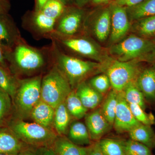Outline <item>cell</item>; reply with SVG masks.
<instances>
[{
  "label": "cell",
  "mask_w": 155,
  "mask_h": 155,
  "mask_svg": "<svg viewBox=\"0 0 155 155\" xmlns=\"http://www.w3.org/2000/svg\"><path fill=\"white\" fill-rule=\"evenodd\" d=\"M0 155H6V154H4L0 153Z\"/></svg>",
  "instance_id": "obj_46"
},
{
  "label": "cell",
  "mask_w": 155,
  "mask_h": 155,
  "mask_svg": "<svg viewBox=\"0 0 155 155\" xmlns=\"http://www.w3.org/2000/svg\"><path fill=\"white\" fill-rule=\"evenodd\" d=\"M38 155H58L52 147H43L37 149Z\"/></svg>",
  "instance_id": "obj_38"
},
{
  "label": "cell",
  "mask_w": 155,
  "mask_h": 155,
  "mask_svg": "<svg viewBox=\"0 0 155 155\" xmlns=\"http://www.w3.org/2000/svg\"><path fill=\"white\" fill-rule=\"evenodd\" d=\"M11 50L5 47L0 41V66L6 69H8L9 57Z\"/></svg>",
  "instance_id": "obj_36"
},
{
  "label": "cell",
  "mask_w": 155,
  "mask_h": 155,
  "mask_svg": "<svg viewBox=\"0 0 155 155\" xmlns=\"http://www.w3.org/2000/svg\"><path fill=\"white\" fill-rule=\"evenodd\" d=\"M13 107L12 98L6 92L0 89V127H5L7 124H9Z\"/></svg>",
  "instance_id": "obj_30"
},
{
  "label": "cell",
  "mask_w": 155,
  "mask_h": 155,
  "mask_svg": "<svg viewBox=\"0 0 155 155\" xmlns=\"http://www.w3.org/2000/svg\"><path fill=\"white\" fill-rule=\"evenodd\" d=\"M25 144L38 148L51 147L58 135L52 129L36 122L17 119L10 121L8 126Z\"/></svg>",
  "instance_id": "obj_3"
},
{
  "label": "cell",
  "mask_w": 155,
  "mask_h": 155,
  "mask_svg": "<svg viewBox=\"0 0 155 155\" xmlns=\"http://www.w3.org/2000/svg\"><path fill=\"white\" fill-rule=\"evenodd\" d=\"M68 138L79 146L90 145L91 139L85 124L78 121L70 124L68 129Z\"/></svg>",
  "instance_id": "obj_22"
},
{
  "label": "cell",
  "mask_w": 155,
  "mask_h": 155,
  "mask_svg": "<svg viewBox=\"0 0 155 155\" xmlns=\"http://www.w3.org/2000/svg\"><path fill=\"white\" fill-rule=\"evenodd\" d=\"M84 13L80 8H67L56 21L55 34L64 37L78 35L84 23Z\"/></svg>",
  "instance_id": "obj_10"
},
{
  "label": "cell",
  "mask_w": 155,
  "mask_h": 155,
  "mask_svg": "<svg viewBox=\"0 0 155 155\" xmlns=\"http://www.w3.org/2000/svg\"><path fill=\"white\" fill-rule=\"evenodd\" d=\"M18 155H38V150L32 149H25Z\"/></svg>",
  "instance_id": "obj_40"
},
{
  "label": "cell",
  "mask_w": 155,
  "mask_h": 155,
  "mask_svg": "<svg viewBox=\"0 0 155 155\" xmlns=\"http://www.w3.org/2000/svg\"><path fill=\"white\" fill-rule=\"evenodd\" d=\"M54 113L55 108L41 100L32 109L30 117L39 125L52 129Z\"/></svg>",
  "instance_id": "obj_18"
},
{
  "label": "cell",
  "mask_w": 155,
  "mask_h": 155,
  "mask_svg": "<svg viewBox=\"0 0 155 155\" xmlns=\"http://www.w3.org/2000/svg\"><path fill=\"white\" fill-rule=\"evenodd\" d=\"M98 142L104 155H125V142L105 138L100 140Z\"/></svg>",
  "instance_id": "obj_29"
},
{
  "label": "cell",
  "mask_w": 155,
  "mask_h": 155,
  "mask_svg": "<svg viewBox=\"0 0 155 155\" xmlns=\"http://www.w3.org/2000/svg\"><path fill=\"white\" fill-rule=\"evenodd\" d=\"M130 139L141 143L149 147L155 146V134L150 125L140 124L129 132Z\"/></svg>",
  "instance_id": "obj_23"
},
{
  "label": "cell",
  "mask_w": 155,
  "mask_h": 155,
  "mask_svg": "<svg viewBox=\"0 0 155 155\" xmlns=\"http://www.w3.org/2000/svg\"><path fill=\"white\" fill-rule=\"evenodd\" d=\"M61 1L63 2V3H64L66 6H67V5H68L69 3V2H70V0H61Z\"/></svg>",
  "instance_id": "obj_45"
},
{
  "label": "cell",
  "mask_w": 155,
  "mask_h": 155,
  "mask_svg": "<svg viewBox=\"0 0 155 155\" xmlns=\"http://www.w3.org/2000/svg\"><path fill=\"white\" fill-rule=\"evenodd\" d=\"M155 50L153 41L132 35L111 47L110 52L116 60L127 62L142 60Z\"/></svg>",
  "instance_id": "obj_6"
},
{
  "label": "cell",
  "mask_w": 155,
  "mask_h": 155,
  "mask_svg": "<svg viewBox=\"0 0 155 155\" xmlns=\"http://www.w3.org/2000/svg\"><path fill=\"white\" fill-rule=\"evenodd\" d=\"M56 20L49 18L41 11L28 13L22 19L23 28L37 39H51L55 32Z\"/></svg>",
  "instance_id": "obj_9"
},
{
  "label": "cell",
  "mask_w": 155,
  "mask_h": 155,
  "mask_svg": "<svg viewBox=\"0 0 155 155\" xmlns=\"http://www.w3.org/2000/svg\"><path fill=\"white\" fill-rule=\"evenodd\" d=\"M50 39L60 49L67 50L78 55L100 62L102 61L99 49L86 37L78 35L64 37L54 34Z\"/></svg>",
  "instance_id": "obj_8"
},
{
  "label": "cell",
  "mask_w": 155,
  "mask_h": 155,
  "mask_svg": "<svg viewBox=\"0 0 155 155\" xmlns=\"http://www.w3.org/2000/svg\"><path fill=\"white\" fill-rule=\"evenodd\" d=\"M78 8H82L86 5L91 0H73Z\"/></svg>",
  "instance_id": "obj_43"
},
{
  "label": "cell",
  "mask_w": 155,
  "mask_h": 155,
  "mask_svg": "<svg viewBox=\"0 0 155 155\" xmlns=\"http://www.w3.org/2000/svg\"><path fill=\"white\" fill-rule=\"evenodd\" d=\"M10 6L6 0H0V14H7Z\"/></svg>",
  "instance_id": "obj_39"
},
{
  "label": "cell",
  "mask_w": 155,
  "mask_h": 155,
  "mask_svg": "<svg viewBox=\"0 0 155 155\" xmlns=\"http://www.w3.org/2000/svg\"><path fill=\"white\" fill-rule=\"evenodd\" d=\"M130 20L139 19L155 15V0H144L138 5L126 8Z\"/></svg>",
  "instance_id": "obj_24"
},
{
  "label": "cell",
  "mask_w": 155,
  "mask_h": 155,
  "mask_svg": "<svg viewBox=\"0 0 155 155\" xmlns=\"http://www.w3.org/2000/svg\"><path fill=\"white\" fill-rule=\"evenodd\" d=\"M129 105L134 116L139 122L150 126L155 124V119L153 114H147L144 110L138 105L129 104Z\"/></svg>",
  "instance_id": "obj_34"
},
{
  "label": "cell",
  "mask_w": 155,
  "mask_h": 155,
  "mask_svg": "<svg viewBox=\"0 0 155 155\" xmlns=\"http://www.w3.org/2000/svg\"><path fill=\"white\" fill-rule=\"evenodd\" d=\"M72 116L67 110L65 102L61 103L55 109L53 127L56 133L63 136L68 132Z\"/></svg>",
  "instance_id": "obj_21"
},
{
  "label": "cell",
  "mask_w": 155,
  "mask_h": 155,
  "mask_svg": "<svg viewBox=\"0 0 155 155\" xmlns=\"http://www.w3.org/2000/svg\"><path fill=\"white\" fill-rule=\"evenodd\" d=\"M14 21L5 14H0V41L8 48H12L22 39Z\"/></svg>",
  "instance_id": "obj_14"
},
{
  "label": "cell",
  "mask_w": 155,
  "mask_h": 155,
  "mask_svg": "<svg viewBox=\"0 0 155 155\" xmlns=\"http://www.w3.org/2000/svg\"><path fill=\"white\" fill-rule=\"evenodd\" d=\"M93 4L95 5H103L107 4L110 0H91Z\"/></svg>",
  "instance_id": "obj_44"
},
{
  "label": "cell",
  "mask_w": 155,
  "mask_h": 155,
  "mask_svg": "<svg viewBox=\"0 0 155 155\" xmlns=\"http://www.w3.org/2000/svg\"><path fill=\"white\" fill-rule=\"evenodd\" d=\"M75 90L81 101L88 110L97 109L104 100L103 95L85 81L80 84Z\"/></svg>",
  "instance_id": "obj_16"
},
{
  "label": "cell",
  "mask_w": 155,
  "mask_h": 155,
  "mask_svg": "<svg viewBox=\"0 0 155 155\" xmlns=\"http://www.w3.org/2000/svg\"><path fill=\"white\" fill-rule=\"evenodd\" d=\"M143 1L144 0H116L114 3L118 5L128 8L138 5Z\"/></svg>",
  "instance_id": "obj_37"
},
{
  "label": "cell",
  "mask_w": 155,
  "mask_h": 155,
  "mask_svg": "<svg viewBox=\"0 0 155 155\" xmlns=\"http://www.w3.org/2000/svg\"><path fill=\"white\" fill-rule=\"evenodd\" d=\"M135 81L145 100L151 102H155V67L141 70Z\"/></svg>",
  "instance_id": "obj_17"
},
{
  "label": "cell",
  "mask_w": 155,
  "mask_h": 155,
  "mask_svg": "<svg viewBox=\"0 0 155 155\" xmlns=\"http://www.w3.org/2000/svg\"><path fill=\"white\" fill-rule=\"evenodd\" d=\"M153 41L155 43V38H154V39L153 40Z\"/></svg>",
  "instance_id": "obj_47"
},
{
  "label": "cell",
  "mask_w": 155,
  "mask_h": 155,
  "mask_svg": "<svg viewBox=\"0 0 155 155\" xmlns=\"http://www.w3.org/2000/svg\"><path fill=\"white\" fill-rule=\"evenodd\" d=\"M42 76L37 75L19 79V85L13 99L15 112L19 119L30 117L32 109L41 100Z\"/></svg>",
  "instance_id": "obj_4"
},
{
  "label": "cell",
  "mask_w": 155,
  "mask_h": 155,
  "mask_svg": "<svg viewBox=\"0 0 155 155\" xmlns=\"http://www.w3.org/2000/svg\"><path fill=\"white\" fill-rule=\"evenodd\" d=\"M67 110L72 117L80 119L85 117L88 110L83 105L77 96L75 90H72L65 101Z\"/></svg>",
  "instance_id": "obj_27"
},
{
  "label": "cell",
  "mask_w": 155,
  "mask_h": 155,
  "mask_svg": "<svg viewBox=\"0 0 155 155\" xmlns=\"http://www.w3.org/2000/svg\"><path fill=\"white\" fill-rule=\"evenodd\" d=\"M141 124L134 116L122 91L118 92V103L113 127L119 133L129 132Z\"/></svg>",
  "instance_id": "obj_11"
},
{
  "label": "cell",
  "mask_w": 155,
  "mask_h": 155,
  "mask_svg": "<svg viewBox=\"0 0 155 155\" xmlns=\"http://www.w3.org/2000/svg\"><path fill=\"white\" fill-rule=\"evenodd\" d=\"M142 60L155 64V50L146 56Z\"/></svg>",
  "instance_id": "obj_42"
},
{
  "label": "cell",
  "mask_w": 155,
  "mask_h": 155,
  "mask_svg": "<svg viewBox=\"0 0 155 155\" xmlns=\"http://www.w3.org/2000/svg\"><path fill=\"white\" fill-rule=\"evenodd\" d=\"M19 79L9 72L8 69L0 66V89L14 99L19 85Z\"/></svg>",
  "instance_id": "obj_26"
},
{
  "label": "cell",
  "mask_w": 155,
  "mask_h": 155,
  "mask_svg": "<svg viewBox=\"0 0 155 155\" xmlns=\"http://www.w3.org/2000/svg\"><path fill=\"white\" fill-rule=\"evenodd\" d=\"M51 48L54 64L67 78L72 90L85 81V79L101 66L99 63L67 54L53 43Z\"/></svg>",
  "instance_id": "obj_2"
},
{
  "label": "cell",
  "mask_w": 155,
  "mask_h": 155,
  "mask_svg": "<svg viewBox=\"0 0 155 155\" xmlns=\"http://www.w3.org/2000/svg\"><path fill=\"white\" fill-rule=\"evenodd\" d=\"M106 67L113 89L122 91L130 82L135 81L141 69L138 61L123 62L114 60L110 61Z\"/></svg>",
  "instance_id": "obj_7"
},
{
  "label": "cell",
  "mask_w": 155,
  "mask_h": 155,
  "mask_svg": "<svg viewBox=\"0 0 155 155\" xmlns=\"http://www.w3.org/2000/svg\"><path fill=\"white\" fill-rule=\"evenodd\" d=\"M72 91L69 81L55 64L42 78L41 100L55 108Z\"/></svg>",
  "instance_id": "obj_5"
},
{
  "label": "cell",
  "mask_w": 155,
  "mask_h": 155,
  "mask_svg": "<svg viewBox=\"0 0 155 155\" xmlns=\"http://www.w3.org/2000/svg\"><path fill=\"white\" fill-rule=\"evenodd\" d=\"M67 6L61 0H49L40 11L47 17L57 21Z\"/></svg>",
  "instance_id": "obj_32"
},
{
  "label": "cell",
  "mask_w": 155,
  "mask_h": 155,
  "mask_svg": "<svg viewBox=\"0 0 155 155\" xmlns=\"http://www.w3.org/2000/svg\"><path fill=\"white\" fill-rule=\"evenodd\" d=\"M125 155H153L149 147L130 139L125 142Z\"/></svg>",
  "instance_id": "obj_33"
},
{
  "label": "cell",
  "mask_w": 155,
  "mask_h": 155,
  "mask_svg": "<svg viewBox=\"0 0 155 155\" xmlns=\"http://www.w3.org/2000/svg\"><path fill=\"white\" fill-rule=\"evenodd\" d=\"M135 81L129 83L122 92L125 100L128 104L138 105L145 110L146 108L145 98L137 85Z\"/></svg>",
  "instance_id": "obj_28"
},
{
  "label": "cell",
  "mask_w": 155,
  "mask_h": 155,
  "mask_svg": "<svg viewBox=\"0 0 155 155\" xmlns=\"http://www.w3.org/2000/svg\"><path fill=\"white\" fill-rule=\"evenodd\" d=\"M8 64L17 74L27 75L35 74L48 64H54L51 48L34 47L22 38L11 50Z\"/></svg>",
  "instance_id": "obj_1"
},
{
  "label": "cell",
  "mask_w": 155,
  "mask_h": 155,
  "mask_svg": "<svg viewBox=\"0 0 155 155\" xmlns=\"http://www.w3.org/2000/svg\"><path fill=\"white\" fill-rule=\"evenodd\" d=\"M51 147L58 155H88L87 149L73 143L63 136L58 137Z\"/></svg>",
  "instance_id": "obj_20"
},
{
  "label": "cell",
  "mask_w": 155,
  "mask_h": 155,
  "mask_svg": "<svg viewBox=\"0 0 155 155\" xmlns=\"http://www.w3.org/2000/svg\"><path fill=\"white\" fill-rule=\"evenodd\" d=\"M139 36L147 39L155 37V15L137 20L134 26Z\"/></svg>",
  "instance_id": "obj_31"
},
{
  "label": "cell",
  "mask_w": 155,
  "mask_h": 155,
  "mask_svg": "<svg viewBox=\"0 0 155 155\" xmlns=\"http://www.w3.org/2000/svg\"><path fill=\"white\" fill-rule=\"evenodd\" d=\"M88 83L97 91L103 95L107 92L111 87L110 81L106 74L92 78Z\"/></svg>",
  "instance_id": "obj_35"
},
{
  "label": "cell",
  "mask_w": 155,
  "mask_h": 155,
  "mask_svg": "<svg viewBox=\"0 0 155 155\" xmlns=\"http://www.w3.org/2000/svg\"><path fill=\"white\" fill-rule=\"evenodd\" d=\"M49 0H35V10L37 11H40L43 7Z\"/></svg>",
  "instance_id": "obj_41"
},
{
  "label": "cell",
  "mask_w": 155,
  "mask_h": 155,
  "mask_svg": "<svg viewBox=\"0 0 155 155\" xmlns=\"http://www.w3.org/2000/svg\"><path fill=\"white\" fill-rule=\"evenodd\" d=\"M118 92L113 89L103 100L101 107L102 113L112 127L114 125L118 103Z\"/></svg>",
  "instance_id": "obj_25"
},
{
  "label": "cell",
  "mask_w": 155,
  "mask_h": 155,
  "mask_svg": "<svg viewBox=\"0 0 155 155\" xmlns=\"http://www.w3.org/2000/svg\"><path fill=\"white\" fill-rule=\"evenodd\" d=\"M85 124L91 140H98L112 127L102 113L100 108L86 114Z\"/></svg>",
  "instance_id": "obj_13"
},
{
  "label": "cell",
  "mask_w": 155,
  "mask_h": 155,
  "mask_svg": "<svg viewBox=\"0 0 155 155\" xmlns=\"http://www.w3.org/2000/svg\"><path fill=\"white\" fill-rule=\"evenodd\" d=\"M111 16V41L116 42L126 35L130 28L126 8L114 3L110 6Z\"/></svg>",
  "instance_id": "obj_12"
},
{
  "label": "cell",
  "mask_w": 155,
  "mask_h": 155,
  "mask_svg": "<svg viewBox=\"0 0 155 155\" xmlns=\"http://www.w3.org/2000/svg\"><path fill=\"white\" fill-rule=\"evenodd\" d=\"M111 16L110 8L103 9L98 15L93 26L96 37L100 41H104L111 33Z\"/></svg>",
  "instance_id": "obj_19"
},
{
  "label": "cell",
  "mask_w": 155,
  "mask_h": 155,
  "mask_svg": "<svg viewBox=\"0 0 155 155\" xmlns=\"http://www.w3.org/2000/svg\"><path fill=\"white\" fill-rule=\"evenodd\" d=\"M24 144L8 126L0 127V153L18 155L25 149Z\"/></svg>",
  "instance_id": "obj_15"
}]
</instances>
